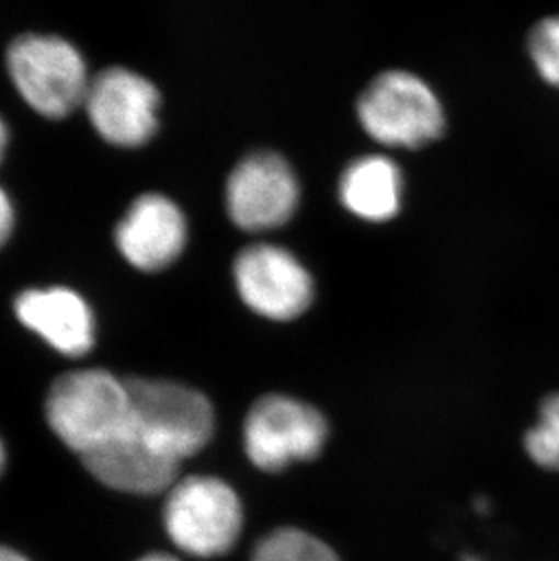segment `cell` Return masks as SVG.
I'll return each mask as SVG.
<instances>
[{
	"label": "cell",
	"instance_id": "obj_1",
	"mask_svg": "<svg viewBox=\"0 0 559 561\" xmlns=\"http://www.w3.org/2000/svg\"><path fill=\"white\" fill-rule=\"evenodd\" d=\"M129 431L168 460L198 455L215 433V411L193 387L176 381L127 378Z\"/></svg>",
	"mask_w": 559,
	"mask_h": 561
},
{
	"label": "cell",
	"instance_id": "obj_2",
	"mask_svg": "<svg viewBox=\"0 0 559 561\" xmlns=\"http://www.w3.org/2000/svg\"><path fill=\"white\" fill-rule=\"evenodd\" d=\"M46 419L60 442L82 458L129 427L126 380L104 369L58 376L46 398Z\"/></svg>",
	"mask_w": 559,
	"mask_h": 561
},
{
	"label": "cell",
	"instance_id": "obj_3",
	"mask_svg": "<svg viewBox=\"0 0 559 561\" xmlns=\"http://www.w3.org/2000/svg\"><path fill=\"white\" fill-rule=\"evenodd\" d=\"M11 82L33 112L60 121L84 106L91 77L84 57L57 35L26 33L5 54Z\"/></svg>",
	"mask_w": 559,
	"mask_h": 561
},
{
	"label": "cell",
	"instance_id": "obj_4",
	"mask_svg": "<svg viewBox=\"0 0 559 561\" xmlns=\"http://www.w3.org/2000/svg\"><path fill=\"white\" fill-rule=\"evenodd\" d=\"M164 527L180 551L196 558L224 557L242 535V502L220 478H185L169 489Z\"/></svg>",
	"mask_w": 559,
	"mask_h": 561
},
{
	"label": "cell",
	"instance_id": "obj_5",
	"mask_svg": "<svg viewBox=\"0 0 559 561\" xmlns=\"http://www.w3.org/2000/svg\"><path fill=\"white\" fill-rule=\"evenodd\" d=\"M360 124L389 148H420L444 133V107L417 75L401 69L381 73L358 101Z\"/></svg>",
	"mask_w": 559,
	"mask_h": 561
},
{
	"label": "cell",
	"instance_id": "obj_6",
	"mask_svg": "<svg viewBox=\"0 0 559 561\" xmlns=\"http://www.w3.org/2000/svg\"><path fill=\"white\" fill-rule=\"evenodd\" d=\"M329 424L311 403L265 394L251 405L243 420V450L260 471L280 472L315 460L328 444Z\"/></svg>",
	"mask_w": 559,
	"mask_h": 561
},
{
	"label": "cell",
	"instance_id": "obj_7",
	"mask_svg": "<svg viewBox=\"0 0 559 561\" xmlns=\"http://www.w3.org/2000/svg\"><path fill=\"white\" fill-rule=\"evenodd\" d=\"M159 90L151 80L116 66L91 77L82 107L107 144L140 148L159 129Z\"/></svg>",
	"mask_w": 559,
	"mask_h": 561
},
{
	"label": "cell",
	"instance_id": "obj_8",
	"mask_svg": "<svg viewBox=\"0 0 559 561\" xmlns=\"http://www.w3.org/2000/svg\"><path fill=\"white\" fill-rule=\"evenodd\" d=\"M232 276L242 302L267 320H295L315 297L309 271L280 245H249L235 260Z\"/></svg>",
	"mask_w": 559,
	"mask_h": 561
},
{
	"label": "cell",
	"instance_id": "obj_9",
	"mask_svg": "<svg viewBox=\"0 0 559 561\" xmlns=\"http://www.w3.org/2000/svg\"><path fill=\"white\" fill-rule=\"evenodd\" d=\"M300 186L284 157L270 151L249 154L227 181L226 206L235 226L260 233L280 228L295 215Z\"/></svg>",
	"mask_w": 559,
	"mask_h": 561
},
{
	"label": "cell",
	"instance_id": "obj_10",
	"mask_svg": "<svg viewBox=\"0 0 559 561\" xmlns=\"http://www.w3.org/2000/svg\"><path fill=\"white\" fill-rule=\"evenodd\" d=\"M185 242L184 213L159 193H146L133 201L115 229V244L122 256L146 273L166 270L176 262Z\"/></svg>",
	"mask_w": 559,
	"mask_h": 561
},
{
	"label": "cell",
	"instance_id": "obj_11",
	"mask_svg": "<svg viewBox=\"0 0 559 561\" xmlns=\"http://www.w3.org/2000/svg\"><path fill=\"white\" fill-rule=\"evenodd\" d=\"M16 318L60 355L79 358L95 344V318L79 293L68 287L27 289L16 297Z\"/></svg>",
	"mask_w": 559,
	"mask_h": 561
},
{
	"label": "cell",
	"instance_id": "obj_12",
	"mask_svg": "<svg viewBox=\"0 0 559 561\" xmlns=\"http://www.w3.org/2000/svg\"><path fill=\"white\" fill-rule=\"evenodd\" d=\"M84 467L107 488L129 494L166 493L179 482V463L126 433L82 456Z\"/></svg>",
	"mask_w": 559,
	"mask_h": 561
},
{
	"label": "cell",
	"instance_id": "obj_13",
	"mask_svg": "<svg viewBox=\"0 0 559 561\" xmlns=\"http://www.w3.org/2000/svg\"><path fill=\"white\" fill-rule=\"evenodd\" d=\"M403 179L398 165L384 154L354 160L340 179V201L367 222L391 220L401 206Z\"/></svg>",
	"mask_w": 559,
	"mask_h": 561
},
{
	"label": "cell",
	"instance_id": "obj_14",
	"mask_svg": "<svg viewBox=\"0 0 559 561\" xmlns=\"http://www.w3.org/2000/svg\"><path fill=\"white\" fill-rule=\"evenodd\" d=\"M251 561H342L336 552L307 530L280 527L254 547Z\"/></svg>",
	"mask_w": 559,
	"mask_h": 561
},
{
	"label": "cell",
	"instance_id": "obj_15",
	"mask_svg": "<svg viewBox=\"0 0 559 561\" xmlns=\"http://www.w3.org/2000/svg\"><path fill=\"white\" fill-rule=\"evenodd\" d=\"M523 444L536 466L559 471V392L541 402L538 424L527 431Z\"/></svg>",
	"mask_w": 559,
	"mask_h": 561
},
{
	"label": "cell",
	"instance_id": "obj_16",
	"mask_svg": "<svg viewBox=\"0 0 559 561\" xmlns=\"http://www.w3.org/2000/svg\"><path fill=\"white\" fill-rule=\"evenodd\" d=\"M528 51L541 79L559 88V16H549L534 26Z\"/></svg>",
	"mask_w": 559,
	"mask_h": 561
},
{
	"label": "cell",
	"instance_id": "obj_17",
	"mask_svg": "<svg viewBox=\"0 0 559 561\" xmlns=\"http://www.w3.org/2000/svg\"><path fill=\"white\" fill-rule=\"evenodd\" d=\"M13 226H15L13 204H11L8 193L0 186V250L10 240L11 233H13Z\"/></svg>",
	"mask_w": 559,
	"mask_h": 561
},
{
	"label": "cell",
	"instance_id": "obj_18",
	"mask_svg": "<svg viewBox=\"0 0 559 561\" xmlns=\"http://www.w3.org/2000/svg\"><path fill=\"white\" fill-rule=\"evenodd\" d=\"M0 561H30L26 557H22L21 552L10 547L0 546Z\"/></svg>",
	"mask_w": 559,
	"mask_h": 561
},
{
	"label": "cell",
	"instance_id": "obj_19",
	"mask_svg": "<svg viewBox=\"0 0 559 561\" xmlns=\"http://www.w3.org/2000/svg\"><path fill=\"white\" fill-rule=\"evenodd\" d=\"M8 140H10V133H8V126L4 121L0 117V162L4 159L5 148H8Z\"/></svg>",
	"mask_w": 559,
	"mask_h": 561
},
{
	"label": "cell",
	"instance_id": "obj_20",
	"mask_svg": "<svg viewBox=\"0 0 559 561\" xmlns=\"http://www.w3.org/2000/svg\"><path fill=\"white\" fill-rule=\"evenodd\" d=\"M137 561H180L176 558L171 557V554H166V552H151V554H146V557L140 558Z\"/></svg>",
	"mask_w": 559,
	"mask_h": 561
},
{
	"label": "cell",
	"instance_id": "obj_21",
	"mask_svg": "<svg viewBox=\"0 0 559 561\" xmlns=\"http://www.w3.org/2000/svg\"><path fill=\"white\" fill-rule=\"evenodd\" d=\"M4 463H5L4 445H2V442H0V472H2V469H4Z\"/></svg>",
	"mask_w": 559,
	"mask_h": 561
},
{
	"label": "cell",
	"instance_id": "obj_22",
	"mask_svg": "<svg viewBox=\"0 0 559 561\" xmlns=\"http://www.w3.org/2000/svg\"><path fill=\"white\" fill-rule=\"evenodd\" d=\"M464 561H481V560H480V558H476V557H465Z\"/></svg>",
	"mask_w": 559,
	"mask_h": 561
}]
</instances>
